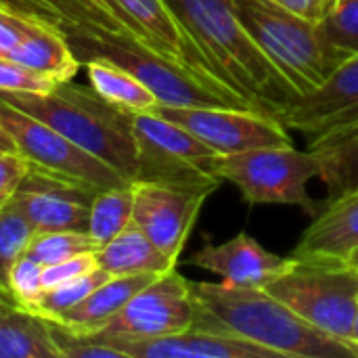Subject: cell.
Returning <instances> with one entry per match:
<instances>
[{"label": "cell", "mask_w": 358, "mask_h": 358, "mask_svg": "<svg viewBox=\"0 0 358 358\" xmlns=\"http://www.w3.org/2000/svg\"><path fill=\"white\" fill-rule=\"evenodd\" d=\"M155 113L187 128L218 155L294 145L287 128L279 120L254 109L157 105Z\"/></svg>", "instance_id": "cell-11"}, {"label": "cell", "mask_w": 358, "mask_h": 358, "mask_svg": "<svg viewBox=\"0 0 358 358\" xmlns=\"http://www.w3.org/2000/svg\"><path fill=\"white\" fill-rule=\"evenodd\" d=\"M82 65L86 67L90 86L113 107L128 113H147L155 111V107L159 105L157 96L136 76H132L117 63L94 57L84 61Z\"/></svg>", "instance_id": "cell-22"}, {"label": "cell", "mask_w": 358, "mask_h": 358, "mask_svg": "<svg viewBox=\"0 0 358 358\" xmlns=\"http://www.w3.org/2000/svg\"><path fill=\"white\" fill-rule=\"evenodd\" d=\"M96 262L111 277L143 273L164 275L176 268V262L170 260L134 222L96 250Z\"/></svg>", "instance_id": "cell-21"}, {"label": "cell", "mask_w": 358, "mask_h": 358, "mask_svg": "<svg viewBox=\"0 0 358 358\" xmlns=\"http://www.w3.org/2000/svg\"><path fill=\"white\" fill-rule=\"evenodd\" d=\"M319 25L325 40L344 61L358 55V0H336Z\"/></svg>", "instance_id": "cell-30"}, {"label": "cell", "mask_w": 358, "mask_h": 358, "mask_svg": "<svg viewBox=\"0 0 358 358\" xmlns=\"http://www.w3.org/2000/svg\"><path fill=\"white\" fill-rule=\"evenodd\" d=\"M27 15H34V13L17 10V8L0 4V57H6L19 42Z\"/></svg>", "instance_id": "cell-35"}, {"label": "cell", "mask_w": 358, "mask_h": 358, "mask_svg": "<svg viewBox=\"0 0 358 358\" xmlns=\"http://www.w3.org/2000/svg\"><path fill=\"white\" fill-rule=\"evenodd\" d=\"M126 29L164 59L195 73L203 82L235 92L214 69L199 44L174 15L166 0H111ZM241 96V94H239Z\"/></svg>", "instance_id": "cell-12"}, {"label": "cell", "mask_w": 358, "mask_h": 358, "mask_svg": "<svg viewBox=\"0 0 358 358\" xmlns=\"http://www.w3.org/2000/svg\"><path fill=\"white\" fill-rule=\"evenodd\" d=\"M0 358H61L48 319L10 308L0 317Z\"/></svg>", "instance_id": "cell-23"}, {"label": "cell", "mask_w": 358, "mask_h": 358, "mask_svg": "<svg viewBox=\"0 0 358 358\" xmlns=\"http://www.w3.org/2000/svg\"><path fill=\"white\" fill-rule=\"evenodd\" d=\"M57 84L8 57H0V92H50Z\"/></svg>", "instance_id": "cell-32"}, {"label": "cell", "mask_w": 358, "mask_h": 358, "mask_svg": "<svg viewBox=\"0 0 358 358\" xmlns=\"http://www.w3.org/2000/svg\"><path fill=\"white\" fill-rule=\"evenodd\" d=\"M96 250L99 245L92 241L88 231H46L34 235L25 254L38 260L42 266H48L73 256L92 254Z\"/></svg>", "instance_id": "cell-27"}, {"label": "cell", "mask_w": 358, "mask_h": 358, "mask_svg": "<svg viewBox=\"0 0 358 358\" xmlns=\"http://www.w3.org/2000/svg\"><path fill=\"white\" fill-rule=\"evenodd\" d=\"M15 306H19V304L15 302V298H13V294L8 292V287L0 281V317H2L4 313H8L10 308H15Z\"/></svg>", "instance_id": "cell-39"}, {"label": "cell", "mask_w": 358, "mask_h": 358, "mask_svg": "<svg viewBox=\"0 0 358 358\" xmlns=\"http://www.w3.org/2000/svg\"><path fill=\"white\" fill-rule=\"evenodd\" d=\"M126 358H275L271 350L243 338L189 327L185 331L117 344Z\"/></svg>", "instance_id": "cell-18"}, {"label": "cell", "mask_w": 358, "mask_h": 358, "mask_svg": "<svg viewBox=\"0 0 358 358\" xmlns=\"http://www.w3.org/2000/svg\"><path fill=\"white\" fill-rule=\"evenodd\" d=\"M111 275L103 271L101 266L92 273H86L82 277H76L59 287H52L42 294L38 304L31 308V313L44 317V319H59L67 310L76 308L80 302H84L94 289H99L105 281H109Z\"/></svg>", "instance_id": "cell-28"}, {"label": "cell", "mask_w": 358, "mask_h": 358, "mask_svg": "<svg viewBox=\"0 0 358 358\" xmlns=\"http://www.w3.org/2000/svg\"><path fill=\"white\" fill-rule=\"evenodd\" d=\"M358 132V111L357 113H352V115H348V117H344L340 124H336L331 130H327L325 134H321V136H317V138H313V145H323V143H336V141H344V138H348V136H352V134H357Z\"/></svg>", "instance_id": "cell-36"}, {"label": "cell", "mask_w": 358, "mask_h": 358, "mask_svg": "<svg viewBox=\"0 0 358 358\" xmlns=\"http://www.w3.org/2000/svg\"><path fill=\"white\" fill-rule=\"evenodd\" d=\"M352 344L358 348V310H357V319H355V325H352Z\"/></svg>", "instance_id": "cell-41"}, {"label": "cell", "mask_w": 358, "mask_h": 358, "mask_svg": "<svg viewBox=\"0 0 358 358\" xmlns=\"http://www.w3.org/2000/svg\"><path fill=\"white\" fill-rule=\"evenodd\" d=\"M193 315L195 304L189 281L172 268L134 294L103 329L84 336H92L99 342L117 348V344L124 342H141L185 331L193 325Z\"/></svg>", "instance_id": "cell-9"}, {"label": "cell", "mask_w": 358, "mask_h": 358, "mask_svg": "<svg viewBox=\"0 0 358 358\" xmlns=\"http://www.w3.org/2000/svg\"><path fill=\"white\" fill-rule=\"evenodd\" d=\"M0 126L13 138L17 151L27 157L29 164L84 180L96 189L124 187L130 185L115 168L78 147L73 141L44 124L42 120L23 113L21 109L4 103L0 99Z\"/></svg>", "instance_id": "cell-10"}, {"label": "cell", "mask_w": 358, "mask_h": 358, "mask_svg": "<svg viewBox=\"0 0 358 358\" xmlns=\"http://www.w3.org/2000/svg\"><path fill=\"white\" fill-rule=\"evenodd\" d=\"M310 151L319 155V178L329 189V199L358 187V132L336 143L310 145Z\"/></svg>", "instance_id": "cell-25"}, {"label": "cell", "mask_w": 358, "mask_h": 358, "mask_svg": "<svg viewBox=\"0 0 358 358\" xmlns=\"http://www.w3.org/2000/svg\"><path fill=\"white\" fill-rule=\"evenodd\" d=\"M132 208H134V191L132 182L124 187L101 189L90 206L88 218V235L101 248L120 235L128 224H132Z\"/></svg>", "instance_id": "cell-24"}, {"label": "cell", "mask_w": 358, "mask_h": 358, "mask_svg": "<svg viewBox=\"0 0 358 358\" xmlns=\"http://www.w3.org/2000/svg\"><path fill=\"white\" fill-rule=\"evenodd\" d=\"M101 189L29 164L13 201L31 220L36 233L88 231L90 206Z\"/></svg>", "instance_id": "cell-13"}, {"label": "cell", "mask_w": 358, "mask_h": 358, "mask_svg": "<svg viewBox=\"0 0 358 358\" xmlns=\"http://www.w3.org/2000/svg\"><path fill=\"white\" fill-rule=\"evenodd\" d=\"M0 99L34 115L78 147L115 168L130 182L136 176L138 147L132 113L107 103L96 90L59 82L50 92H0Z\"/></svg>", "instance_id": "cell-3"}, {"label": "cell", "mask_w": 358, "mask_h": 358, "mask_svg": "<svg viewBox=\"0 0 358 358\" xmlns=\"http://www.w3.org/2000/svg\"><path fill=\"white\" fill-rule=\"evenodd\" d=\"M132 130L138 147L134 180L203 189L210 193L222 182L214 174L218 153L187 128L155 111H147L132 113Z\"/></svg>", "instance_id": "cell-8"}, {"label": "cell", "mask_w": 358, "mask_h": 358, "mask_svg": "<svg viewBox=\"0 0 358 358\" xmlns=\"http://www.w3.org/2000/svg\"><path fill=\"white\" fill-rule=\"evenodd\" d=\"M34 235L36 227L10 199L0 210V281L4 285L8 279V271L25 254Z\"/></svg>", "instance_id": "cell-29"}, {"label": "cell", "mask_w": 358, "mask_h": 358, "mask_svg": "<svg viewBox=\"0 0 358 358\" xmlns=\"http://www.w3.org/2000/svg\"><path fill=\"white\" fill-rule=\"evenodd\" d=\"M195 315L193 325L231 334L271 350L277 357L358 358V350L298 317L264 287H235L189 281Z\"/></svg>", "instance_id": "cell-1"}, {"label": "cell", "mask_w": 358, "mask_h": 358, "mask_svg": "<svg viewBox=\"0 0 358 358\" xmlns=\"http://www.w3.org/2000/svg\"><path fill=\"white\" fill-rule=\"evenodd\" d=\"M233 6L300 96L319 88L344 63L325 40L319 21L300 17L273 0H233Z\"/></svg>", "instance_id": "cell-5"}, {"label": "cell", "mask_w": 358, "mask_h": 358, "mask_svg": "<svg viewBox=\"0 0 358 358\" xmlns=\"http://www.w3.org/2000/svg\"><path fill=\"white\" fill-rule=\"evenodd\" d=\"M96 268H99L96 252L73 256V258L57 262V264H48V266H44V273H42L44 292H48L52 287H59V285H63V283H67V281H71L76 277H82L86 273H92Z\"/></svg>", "instance_id": "cell-33"}, {"label": "cell", "mask_w": 358, "mask_h": 358, "mask_svg": "<svg viewBox=\"0 0 358 358\" xmlns=\"http://www.w3.org/2000/svg\"><path fill=\"white\" fill-rule=\"evenodd\" d=\"M42 273H44V266L38 260L29 258L27 254H23L8 271L6 287L21 308L31 310L42 298L44 294Z\"/></svg>", "instance_id": "cell-31"}, {"label": "cell", "mask_w": 358, "mask_h": 358, "mask_svg": "<svg viewBox=\"0 0 358 358\" xmlns=\"http://www.w3.org/2000/svg\"><path fill=\"white\" fill-rule=\"evenodd\" d=\"M348 264H352L355 268H358V250H357V252H355V254H352V256H350Z\"/></svg>", "instance_id": "cell-43"}, {"label": "cell", "mask_w": 358, "mask_h": 358, "mask_svg": "<svg viewBox=\"0 0 358 358\" xmlns=\"http://www.w3.org/2000/svg\"><path fill=\"white\" fill-rule=\"evenodd\" d=\"M334 4H336V0H321V10H323V15H325ZM323 15H321V17H323Z\"/></svg>", "instance_id": "cell-42"}, {"label": "cell", "mask_w": 358, "mask_h": 358, "mask_svg": "<svg viewBox=\"0 0 358 358\" xmlns=\"http://www.w3.org/2000/svg\"><path fill=\"white\" fill-rule=\"evenodd\" d=\"M189 262L235 287H266L294 266V258L268 252L248 233H239L224 243L201 245Z\"/></svg>", "instance_id": "cell-15"}, {"label": "cell", "mask_w": 358, "mask_h": 358, "mask_svg": "<svg viewBox=\"0 0 358 358\" xmlns=\"http://www.w3.org/2000/svg\"><path fill=\"white\" fill-rule=\"evenodd\" d=\"M38 2L46 6L59 21H67L84 29L128 31L111 0H38Z\"/></svg>", "instance_id": "cell-26"}, {"label": "cell", "mask_w": 358, "mask_h": 358, "mask_svg": "<svg viewBox=\"0 0 358 358\" xmlns=\"http://www.w3.org/2000/svg\"><path fill=\"white\" fill-rule=\"evenodd\" d=\"M273 2L310 21H321V15H323L321 0H273Z\"/></svg>", "instance_id": "cell-37"}, {"label": "cell", "mask_w": 358, "mask_h": 358, "mask_svg": "<svg viewBox=\"0 0 358 358\" xmlns=\"http://www.w3.org/2000/svg\"><path fill=\"white\" fill-rule=\"evenodd\" d=\"M358 250V187L331 197L292 252L296 260L348 262Z\"/></svg>", "instance_id": "cell-17"}, {"label": "cell", "mask_w": 358, "mask_h": 358, "mask_svg": "<svg viewBox=\"0 0 358 358\" xmlns=\"http://www.w3.org/2000/svg\"><path fill=\"white\" fill-rule=\"evenodd\" d=\"M264 289L319 331L352 344V325L358 310V268L352 264L296 260L287 273L271 281Z\"/></svg>", "instance_id": "cell-6"}, {"label": "cell", "mask_w": 358, "mask_h": 358, "mask_svg": "<svg viewBox=\"0 0 358 358\" xmlns=\"http://www.w3.org/2000/svg\"><path fill=\"white\" fill-rule=\"evenodd\" d=\"M80 63L103 57L136 76L159 101L170 107H239L254 109L243 96L216 88L180 65L164 59L130 31L84 29L57 21ZM256 111V109H254Z\"/></svg>", "instance_id": "cell-4"}, {"label": "cell", "mask_w": 358, "mask_h": 358, "mask_svg": "<svg viewBox=\"0 0 358 358\" xmlns=\"http://www.w3.org/2000/svg\"><path fill=\"white\" fill-rule=\"evenodd\" d=\"M0 4L4 6H10V8H17V10H25V13H34V15H40V17H46V19H55L59 21L46 6H42L38 0H0Z\"/></svg>", "instance_id": "cell-38"}, {"label": "cell", "mask_w": 358, "mask_h": 358, "mask_svg": "<svg viewBox=\"0 0 358 358\" xmlns=\"http://www.w3.org/2000/svg\"><path fill=\"white\" fill-rule=\"evenodd\" d=\"M6 57L55 82L73 80L82 65L57 21L40 15H27L23 34Z\"/></svg>", "instance_id": "cell-19"}, {"label": "cell", "mask_w": 358, "mask_h": 358, "mask_svg": "<svg viewBox=\"0 0 358 358\" xmlns=\"http://www.w3.org/2000/svg\"><path fill=\"white\" fill-rule=\"evenodd\" d=\"M132 222L174 262L195 227L201 206L212 195L203 189L134 180Z\"/></svg>", "instance_id": "cell-14"}, {"label": "cell", "mask_w": 358, "mask_h": 358, "mask_svg": "<svg viewBox=\"0 0 358 358\" xmlns=\"http://www.w3.org/2000/svg\"><path fill=\"white\" fill-rule=\"evenodd\" d=\"M0 149H2V151H17V147H15L13 138L4 132V128H2V126H0Z\"/></svg>", "instance_id": "cell-40"}, {"label": "cell", "mask_w": 358, "mask_h": 358, "mask_svg": "<svg viewBox=\"0 0 358 358\" xmlns=\"http://www.w3.org/2000/svg\"><path fill=\"white\" fill-rule=\"evenodd\" d=\"M218 76L275 120L300 96L239 21L233 0H166Z\"/></svg>", "instance_id": "cell-2"}, {"label": "cell", "mask_w": 358, "mask_h": 358, "mask_svg": "<svg viewBox=\"0 0 358 358\" xmlns=\"http://www.w3.org/2000/svg\"><path fill=\"white\" fill-rule=\"evenodd\" d=\"M29 170V162L19 151L0 149V210L13 199L23 176Z\"/></svg>", "instance_id": "cell-34"}, {"label": "cell", "mask_w": 358, "mask_h": 358, "mask_svg": "<svg viewBox=\"0 0 358 358\" xmlns=\"http://www.w3.org/2000/svg\"><path fill=\"white\" fill-rule=\"evenodd\" d=\"M214 174L220 180L233 182L245 203H281L298 206L313 218L321 212L308 185L321 174V162L315 151H298L287 147H262L233 155H218Z\"/></svg>", "instance_id": "cell-7"}, {"label": "cell", "mask_w": 358, "mask_h": 358, "mask_svg": "<svg viewBox=\"0 0 358 358\" xmlns=\"http://www.w3.org/2000/svg\"><path fill=\"white\" fill-rule=\"evenodd\" d=\"M159 275H126V277H111L105 281L99 289H94L84 302H80L76 308L67 310L59 319H48L59 323L71 334H96L103 329L126 304L128 300L138 294L143 287H147L151 281H155Z\"/></svg>", "instance_id": "cell-20"}, {"label": "cell", "mask_w": 358, "mask_h": 358, "mask_svg": "<svg viewBox=\"0 0 358 358\" xmlns=\"http://www.w3.org/2000/svg\"><path fill=\"white\" fill-rule=\"evenodd\" d=\"M358 111V55L346 59L319 88L298 96L279 117L285 128L325 134L344 117Z\"/></svg>", "instance_id": "cell-16"}]
</instances>
